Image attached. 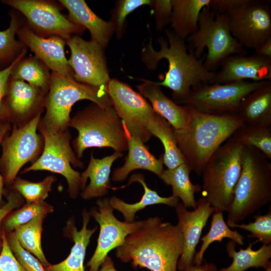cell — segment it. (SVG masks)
Returning a JSON list of instances; mask_svg holds the SVG:
<instances>
[{"label":"cell","mask_w":271,"mask_h":271,"mask_svg":"<svg viewBox=\"0 0 271 271\" xmlns=\"http://www.w3.org/2000/svg\"><path fill=\"white\" fill-rule=\"evenodd\" d=\"M183 249L179 226L163 222L158 216L144 220L142 227L128 235L116 248V256L124 262L151 271H177Z\"/></svg>","instance_id":"cell-1"},{"label":"cell","mask_w":271,"mask_h":271,"mask_svg":"<svg viewBox=\"0 0 271 271\" xmlns=\"http://www.w3.org/2000/svg\"><path fill=\"white\" fill-rule=\"evenodd\" d=\"M166 38H158L160 48L153 47L151 39L142 51V60L151 70H155L162 59H166L168 69L164 79L157 82L160 86L169 88L177 104L183 105L193 88L201 84L211 83L215 72L207 70L204 58H198L188 49L185 40L179 37L172 30L165 29Z\"/></svg>","instance_id":"cell-2"},{"label":"cell","mask_w":271,"mask_h":271,"mask_svg":"<svg viewBox=\"0 0 271 271\" xmlns=\"http://www.w3.org/2000/svg\"><path fill=\"white\" fill-rule=\"evenodd\" d=\"M188 106L186 125L174 131L185 163L200 175L212 154L244 122L236 114L214 115Z\"/></svg>","instance_id":"cell-3"},{"label":"cell","mask_w":271,"mask_h":271,"mask_svg":"<svg viewBox=\"0 0 271 271\" xmlns=\"http://www.w3.org/2000/svg\"><path fill=\"white\" fill-rule=\"evenodd\" d=\"M270 201L271 164L258 149L243 146L241 173L227 212V225L238 224Z\"/></svg>","instance_id":"cell-4"},{"label":"cell","mask_w":271,"mask_h":271,"mask_svg":"<svg viewBox=\"0 0 271 271\" xmlns=\"http://www.w3.org/2000/svg\"><path fill=\"white\" fill-rule=\"evenodd\" d=\"M243 145L232 135L212 154L202 175L203 196L215 212H227L241 170Z\"/></svg>","instance_id":"cell-5"},{"label":"cell","mask_w":271,"mask_h":271,"mask_svg":"<svg viewBox=\"0 0 271 271\" xmlns=\"http://www.w3.org/2000/svg\"><path fill=\"white\" fill-rule=\"evenodd\" d=\"M69 126L78 132L73 142L78 158L90 148H110L120 153L127 150L129 135L113 106L104 108L93 103L77 112Z\"/></svg>","instance_id":"cell-6"},{"label":"cell","mask_w":271,"mask_h":271,"mask_svg":"<svg viewBox=\"0 0 271 271\" xmlns=\"http://www.w3.org/2000/svg\"><path fill=\"white\" fill-rule=\"evenodd\" d=\"M49 89L45 103L46 112L41 124L55 130L66 129L71 108L80 100H89L104 108L113 106L107 91L54 72L51 73Z\"/></svg>","instance_id":"cell-7"},{"label":"cell","mask_w":271,"mask_h":271,"mask_svg":"<svg viewBox=\"0 0 271 271\" xmlns=\"http://www.w3.org/2000/svg\"><path fill=\"white\" fill-rule=\"evenodd\" d=\"M187 40L188 48L193 50L198 58L207 49L203 64L211 71L226 57L246 53L244 48L231 35L226 15L215 13L208 7L202 10L197 30Z\"/></svg>","instance_id":"cell-8"},{"label":"cell","mask_w":271,"mask_h":271,"mask_svg":"<svg viewBox=\"0 0 271 271\" xmlns=\"http://www.w3.org/2000/svg\"><path fill=\"white\" fill-rule=\"evenodd\" d=\"M40 130L44 139V148L41 157L24 172L46 170L64 176L68 184L71 197L75 198L81 189L80 174L75 167L82 168L83 163L76 158L70 145V136L64 130H55L41 124Z\"/></svg>","instance_id":"cell-9"},{"label":"cell","mask_w":271,"mask_h":271,"mask_svg":"<svg viewBox=\"0 0 271 271\" xmlns=\"http://www.w3.org/2000/svg\"><path fill=\"white\" fill-rule=\"evenodd\" d=\"M265 81L201 84L192 89L183 105L208 114H236L243 99Z\"/></svg>","instance_id":"cell-10"},{"label":"cell","mask_w":271,"mask_h":271,"mask_svg":"<svg viewBox=\"0 0 271 271\" xmlns=\"http://www.w3.org/2000/svg\"><path fill=\"white\" fill-rule=\"evenodd\" d=\"M226 15L231 35L243 48L255 50L271 37L268 2L240 0Z\"/></svg>","instance_id":"cell-11"},{"label":"cell","mask_w":271,"mask_h":271,"mask_svg":"<svg viewBox=\"0 0 271 271\" xmlns=\"http://www.w3.org/2000/svg\"><path fill=\"white\" fill-rule=\"evenodd\" d=\"M107 92L128 134L148 142L152 135L147 125L157 114L151 104L128 84L115 78L109 81Z\"/></svg>","instance_id":"cell-12"},{"label":"cell","mask_w":271,"mask_h":271,"mask_svg":"<svg viewBox=\"0 0 271 271\" xmlns=\"http://www.w3.org/2000/svg\"><path fill=\"white\" fill-rule=\"evenodd\" d=\"M3 3L22 13L27 25L43 37L57 36L68 39L81 34L85 29L75 24L60 12V7L52 1L43 0H5Z\"/></svg>","instance_id":"cell-13"},{"label":"cell","mask_w":271,"mask_h":271,"mask_svg":"<svg viewBox=\"0 0 271 271\" xmlns=\"http://www.w3.org/2000/svg\"><path fill=\"white\" fill-rule=\"evenodd\" d=\"M40 116L39 112L22 127L15 126L11 134L3 139L0 172L7 186L12 185L22 166L38 152L40 142L37 128Z\"/></svg>","instance_id":"cell-14"},{"label":"cell","mask_w":271,"mask_h":271,"mask_svg":"<svg viewBox=\"0 0 271 271\" xmlns=\"http://www.w3.org/2000/svg\"><path fill=\"white\" fill-rule=\"evenodd\" d=\"M96 204L89 213L99 225L100 231L96 249L86 265L88 271H98L108 253L121 246L126 237L137 231L144 223V220L127 222L117 219L107 198L99 199Z\"/></svg>","instance_id":"cell-15"},{"label":"cell","mask_w":271,"mask_h":271,"mask_svg":"<svg viewBox=\"0 0 271 271\" xmlns=\"http://www.w3.org/2000/svg\"><path fill=\"white\" fill-rule=\"evenodd\" d=\"M71 51L68 63L76 81L102 88L107 91L109 77L104 48L78 35L65 40Z\"/></svg>","instance_id":"cell-16"},{"label":"cell","mask_w":271,"mask_h":271,"mask_svg":"<svg viewBox=\"0 0 271 271\" xmlns=\"http://www.w3.org/2000/svg\"><path fill=\"white\" fill-rule=\"evenodd\" d=\"M175 207L183 237V252L177 265V268L182 271L193 264L203 229L215 209L203 197L197 201L193 211H189L182 202H178Z\"/></svg>","instance_id":"cell-17"},{"label":"cell","mask_w":271,"mask_h":271,"mask_svg":"<svg viewBox=\"0 0 271 271\" xmlns=\"http://www.w3.org/2000/svg\"><path fill=\"white\" fill-rule=\"evenodd\" d=\"M211 83L224 84L240 81L271 80V59L254 53L250 56L234 54L224 59Z\"/></svg>","instance_id":"cell-18"},{"label":"cell","mask_w":271,"mask_h":271,"mask_svg":"<svg viewBox=\"0 0 271 271\" xmlns=\"http://www.w3.org/2000/svg\"><path fill=\"white\" fill-rule=\"evenodd\" d=\"M17 34L20 41L33 52L35 56L45 65L59 75L74 78L64 52L65 40L57 36L41 37L35 34L26 25L22 26Z\"/></svg>","instance_id":"cell-19"},{"label":"cell","mask_w":271,"mask_h":271,"mask_svg":"<svg viewBox=\"0 0 271 271\" xmlns=\"http://www.w3.org/2000/svg\"><path fill=\"white\" fill-rule=\"evenodd\" d=\"M59 3L69 12L68 18L75 24L89 30L91 41L103 48L109 43L114 33L112 23L99 18L83 0H59Z\"/></svg>","instance_id":"cell-20"},{"label":"cell","mask_w":271,"mask_h":271,"mask_svg":"<svg viewBox=\"0 0 271 271\" xmlns=\"http://www.w3.org/2000/svg\"><path fill=\"white\" fill-rule=\"evenodd\" d=\"M137 86L140 93L151 102L154 110L165 119L174 129H180L186 125L189 117L187 105H180L168 97L157 82L141 79Z\"/></svg>","instance_id":"cell-21"},{"label":"cell","mask_w":271,"mask_h":271,"mask_svg":"<svg viewBox=\"0 0 271 271\" xmlns=\"http://www.w3.org/2000/svg\"><path fill=\"white\" fill-rule=\"evenodd\" d=\"M122 155L121 153L114 152L110 156L96 159L91 153L88 167L81 174L83 199L88 200L101 197L108 193L111 166Z\"/></svg>","instance_id":"cell-22"},{"label":"cell","mask_w":271,"mask_h":271,"mask_svg":"<svg viewBox=\"0 0 271 271\" xmlns=\"http://www.w3.org/2000/svg\"><path fill=\"white\" fill-rule=\"evenodd\" d=\"M82 215V226L80 230H77L74 220H70L67 223V231L74 242L69 254L61 262L45 267L46 271H85L84 261L86 249L97 226L88 228L89 213L84 209Z\"/></svg>","instance_id":"cell-23"},{"label":"cell","mask_w":271,"mask_h":271,"mask_svg":"<svg viewBox=\"0 0 271 271\" xmlns=\"http://www.w3.org/2000/svg\"><path fill=\"white\" fill-rule=\"evenodd\" d=\"M128 154L124 164L114 170L112 180L114 182L124 180L132 171L143 169L153 172L159 178L164 171L162 154L157 158L152 154L141 140L129 136Z\"/></svg>","instance_id":"cell-24"},{"label":"cell","mask_w":271,"mask_h":271,"mask_svg":"<svg viewBox=\"0 0 271 271\" xmlns=\"http://www.w3.org/2000/svg\"><path fill=\"white\" fill-rule=\"evenodd\" d=\"M236 114L244 123L271 125V81L267 80L241 101Z\"/></svg>","instance_id":"cell-25"},{"label":"cell","mask_w":271,"mask_h":271,"mask_svg":"<svg viewBox=\"0 0 271 271\" xmlns=\"http://www.w3.org/2000/svg\"><path fill=\"white\" fill-rule=\"evenodd\" d=\"M138 182L143 187L144 194L141 199L135 203L125 202L120 198L112 196L109 199V204L113 209L119 211L123 215L124 221L133 222L137 212L148 206L156 204H164L175 207L179 202V199L173 195L169 197H162L155 190L151 189L147 185L144 177L141 174H134L129 178L128 184Z\"/></svg>","instance_id":"cell-26"},{"label":"cell","mask_w":271,"mask_h":271,"mask_svg":"<svg viewBox=\"0 0 271 271\" xmlns=\"http://www.w3.org/2000/svg\"><path fill=\"white\" fill-rule=\"evenodd\" d=\"M210 0H172V30L185 40L197 29L202 10L209 7Z\"/></svg>","instance_id":"cell-27"},{"label":"cell","mask_w":271,"mask_h":271,"mask_svg":"<svg viewBox=\"0 0 271 271\" xmlns=\"http://www.w3.org/2000/svg\"><path fill=\"white\" fill-rule=\"evenodd\" d=\"M42 93L23 80L10 78L4 100L7 119L29 113L39 100Z\"/></svg>","instance_id":"cell-28"},{"label":"cell","mask_w":271,"mask_h":271,"mask_svg":"<svg viewBox=\"0 0 271 271\" xmlns=\"http://www.w3.org/2000/svg\"><path fill=\"white\" fill-rule=\"evenodd\" d=\"M235 243L229 241L226 244V250L229 257L232 258L231 264L227 267L219 271H245L249 268L262 267L265 269L270 265L271 244H262L258 249L252 248L253 243H250L245 249L235 250Z\"/></svg>","instance_id":"cell-29"},{"label":"cell","mask_w":271,"mask_h":271,"mask_svg":"<svg viewBox=\"0 0 271 271\" xmlns=\"http://www.w3.org/2000/svg\"><path fill=\"white\" fill-rule=\"evenodd\" d=\"M191 172L184 163L175 168L164 170L160 178L167 185L171 186L173 196L181 199L187 208L194 209L197 206L195 194L199 192L201 188L199 185L191 182Z\"/></svg>","instance_id":"cell-30"},{"label":"cell","mask_w":271,"mask_h":271,"mask_svg":"<svg viewBox=\"0 0 271 271\" xmlns=\"http://www.w3.org/2000/svg\"><path fill=\"white\" fill-rule=\"evenodd\" d=\"M149 131L158 138L162 143L164 153L163 163L167 169H174L184 163L183 157L178 148L174 129L163 117L157 114L147 124Z\"/></svg>","instance_id":"cell-31"},{"label":"cell","mask_w":271,"mask_h":271,"mask_svg":"<svg viewBox=\"0 0 271 271\" xmlns=\"http://www.w3.org/2000/svg\"><path fill=\"white\" fill-rule=\"evenodd\" d=\"M49 70L36 56L23 58L13 68L10 78L25 80L44 93L49 86L51 74Z\"/></svg>","instance_id":"cell-32"},{"label":"cell","mask_w":271,"mask_h":271,"mask_svg":"<svg viewBox=\"0 0 271 271\" xmlns=\"http://www.w3.org/2000/svg\"><path fill=\"white\" fill-rule=\"evenodd\" d=\"M46 217L44 215H39L17 227L14 231L21 246L36 257L44 267L50 264L44 254L41 244L43 223Z\"/></svg>","instance_id":"cell-33"},{"label":"cell","mask_w":271,"mask_h":271,"mask_svg":"<svg viewBox=\"0 0 271 271\" xmlns=\"http://www.w3.org/2000/svg\"><path fill=\"white\" fill-rule=\"evenodd\" d=\"M227 238L239 245H243V237L237 231L229 228L224 219L223 212H214L208 233L201 238L202 242L199 250L196 253L193 263L200 264L202 262L204 254L209 245L215 241H222Z\"/></svg>","instance_id":"cell-34"},{"label":"cell","mask_w":271,"mask_h":271,"mask_svg":"<svg viewBox=\"0 0 271 271\" xmlns=\"http://www.w3.org/2000/svg\"><path fill=\"white\" fill-rule=\"evenodd\" d=\"M23 19L18 15L12 14L9 28L0 31V66L11 64L24 51L26 46L15 39V35L22 26Z\"/></svg>","instance_id":"cell-35"},{"label":"cell","mask_w":271,"mask_h":271,"mask_svg":"<svg viewBox=\"0 0 271 271\" xmlns=\"http://www.w3.org/2000/svg\"><path fill=\"white\" fill-rule=\"evenodd\" d=\"M243 146L253 147L271 160L270 126H259L243 123L232 134Z\"/></svg>","instance_id":"cell-36"},{"label":"cell","mask_w":271,"mask_h":271,"mask_svg":"<svg viewBox=\"0 0 271 271\" xmlns=\"http://www.w3.org/2000/svg\"><path fill=\"white\" fill-rule=\"evenodd\" d=\"M53 210V207L44 201L26 203L6 216L2 223L3 230L5 233H11L17 227L28 223L35 217L40 215L47 216Z\"/></svg>","instance_id":"cell-37"},{"label":"cell","mask_w":271,"mask_h":271,"mask_svg":"<svg viewBox=\"0 0 271 271\" xmlns=\"http://www.w3.org/2000/svg\"><path fill=\"white\" fill-rule=\"evenodd\" d=\"M55 180L56 178L53 175L39 182H32L17 177L11 188L22 196L26 203H36L43 201L48 197L52 184Z\"/></svg>","instance_id":"cell-38"},{"label":"cell","mask_w":271,"mask_h":271,"mask_svg":"<svg viewBox=\"0 0 271 271\" xmlns=\"http://www.w3.org/2000/svg\"><path fill=\"white\" fill-rule=\"evenodd\" d=\"M151 0H120L116 2L112 11L110 21L114 28V33L118 39L123 34L126 17L137 8L147 5H152Z\"/></svg>","instance_id":"cell-39"},{"label":"cell","mask_w":271,"mask_h":271,"mask_svg":"<svg viewBox=\"0 0 271 271\" xmlns=\"http://www.w3.org/2000/svg\"><path fill=\"white\" fill-rule=\"evenodd\" d=\"M254 221L247 224H235L231 228H238L250 233L249 237L255 238L263 244L271 242V210L264 215H255Z\"/></svg>","instance_id":"cell-40"},{"label":"cell","mask_w":271,"mask_h":271,"mask_svg":"<svg viewBox=\"0 0 271 271\" xmlns=\"http://www.w3.org/2000/svg\"><path fill=\"white\" fill-rule=\"evenodd\" d=\"M6 235L14 255L26 271H46L39 260L21 246L14 231L6 233Z\"/></svg>","instance_id":"cell-41"},{"label":"cell","mask_w":271,"mask_h":271,"mask_svg":"<svg viewBox=\"0 0 271 271\" xmlns=\"http://www.w3.org/2000/svg\"><path fill=\"white\" fill-rule=\"evenodd\" d=\"M155 26L157 31L163 30L171 24L172 15V0L153 1Z\"/></svg>","instance_id":"cell-42"},{"label":"cell","mask_w":271,"mask_h":271,"mask_svg":"<svg viewBox=\"0 0 271 271\" xmlns=\"http://www.w3.org/2000/svg\"><path fill=\"white\" fill-rule=\"evenodd\" d=\"M26 52L27 50L24 51L8 67L0 70V123H2L4 120L7 119L4 100L7 93L12 71L16 64L24 58Z\"/></svg>","instance_id":"cell-43"},{"label":"cell","mask_w":271,"mask_h":271,"mask_svg":"<svg viewBox=\"0 0 271 271\" xmlns=\"http://www.w3.org/2000/svg\"><path fill=\"white\" fill-rule=\"evenodd\" d=\"M1 239L2 249L0 253V271H26L14 255L3 230Z\"/></svg>","instance_id":"cell-44"},{"label":"cell","mask_w":271,"mask_h":271,"mask_svg":"<svg viewBox=\"0 0 271 271\" xmlns=\"http://www.w3.org/2000/svg\"><path fill=\"white\" fill-rule=\"evenodd\" d=\"M21 195L13 190L7 195V201L0 207V239L3 234L2 223L6 216L22 205Z\"/></svg>","instance_id":"cell-45"},{"label":"cell","mask_w":271,"mask_h":271,"mask_svg":"<svg viewBox=\"0 0 271 271\" xmlns=\"http://www.w3.org/2000/svg\"><path fill=\"white\" fill-rule=\"evenodd\" d=\"M9 130V125L8 123H0V146L3 139ZM4 184V179L0 172V207L4 204L3 200V195L5 194Z\"/></svg>","instance_id":"cell-46"},{"label":"cell","mask_w":271,"mask_h":271,"mask_svg":"<svg viewBox=\"0 0 271 271\" xmlns=\"http://www.w3.org/2000/svg\"><path fill=\"white\" fill-rule=\"evenodd\" d=\"M254 54L271 59V37L254 50Z\"/></svg>","instance_id":"cell-47"},{"label":"cell","mask_w":271,"mask_h":271,"mask_svg":"<svg viewBox=\"0 0 271 271\" xmlns=\"http://www.w3.org/2000/svg\"><path fill=\"white\" fill-rule=\"evenodd\" d=\"M182 271H217L213 263L205 262L204 264H193Z\"/></svg>","instance_id":"cell-48"},{"label":"cell","mask_w":271,"mask_h":271,"mask_svg":"<svg viewBox=\"0 0 271 271\" xmlns=\"http://www.w3.org/2000/svg\"><path fill=\"white\" fill-rule=\"evenodd\" d=\"M98 271H117L114 266L112 259L107 255L102 264Z\"/></svg>","instance_id":"cell-49"},{"label":"cell","mask_w":271,"mask_h":271,"mask_svg":"<svg viewBox=\"0 0 271 271\" xmlns=\"http://www.w3.org/2000/svg\"><path fill=\"white\" fill-rule=\"evenodd\" d=\"M265 271H271V265H269L266 269Z\"/></svg>","instance_id":"cell-50"},{"label":"cell","mask_w":271,"mask_h":271,"mask_svg":"<svg viewBox=\"0 0 271 271\" xmlns=\"http://www.w3.org/2000/svg\"><path fill=\"white\" fill-rule=\"evenodd\" d=\"M2 249V239H0V253Z\"/></svg>","instance_id":"cell-51"}]
</instances>
